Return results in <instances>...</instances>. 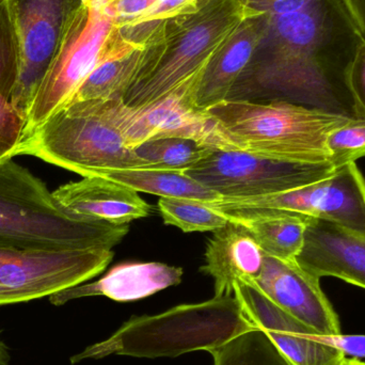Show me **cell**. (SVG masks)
<instances>
[{
    "instance_id": "30bf717a",
    "label": "cell",
    "mask_w": 365,
    "mask_h": 365,
    "mask_svg": "<svg viewBox=\"0 0 365 365\" xmlns=\"http://www.w3.org/2000/svg\"><path fill=\"white\" fill-rule=\"evenodd\" d=\"M334 171L329 162H287L214 150L185 173L221 199H245L284 192L325 179Z\"/></svg>"
},
{
    "instance_id": "7402d4cb",
    "label": "cell",
    "mask_w": 365,
    "mask_h": 365,
    "mask_svg": "<svg viewBox=\"0 0 365 365\" xmlns=\"http://www.w3.org/2000/svg\"><path fill=\"white\" fill-rule=\"evenodd\" d=\"M210 0H107L123 38L135 46L145 45L171 19L192 14Z\"/></svg>"
},
{
    "instance_id": "8fae6325",
    "label": "cell",
    "mask_w": 365,
    "mask_h": 365,
    "mask_svg": "<svg viewBox=\"0 0 365 365\" xmlns=\"http://www.w3.org/2000/svg\"><path fill=\"white\" fill-rule=\"evenodd\" d=\"M83 1L6 0L21 55L13 105L26 122L38 87Z\"/></svg>"
},
{
    "instance_id": "603a6c76",
    "label": "cell",
    "mask_w": 365,
    "mask_h": 365,
    "mask_svg": "<svg viewBox=\"0 0 365 365\" xmlns=\"http://www.w3.org/2000/svg\"><path fill=\"white\" fill-rule=\"evenodd\" d=\"M94 177L105 178L125 185L138 192L160 195V197H181L203 202L221 199L218 193L180 171L153 168L108 169L98 171Z\"/></svg>"
},
{
    "instance_id": "d4e9b609",
    "label": "cell",
    "mask_w": 365,
    "mask_h": 365,
    "mask_svg": "<svg viewBox=\"0 0 365 365\" xmlns=\"http://www.w3.org/2000/svg\"><path fill=\"white\" fill-rule=\"evenodd\" d=\"M135 153L145 160L148 168L186 173L214 150L186 138L150 139L135 148Z\"/></svg>"
},
{
    "instance_id": "277c9868",
    "label": "cell",
    "mask_w": 365,
    "mask_h": 365,
    "mask_svg": "<svg viewBox=\"0 0 365 365\" xmlns=\"http://www.w3.org/2000/svg\"><path fill=\"white\" fill-rule=\"evenodd\" d=\"M206 110L238 151L296 163L329 162L328 136L353 119L284 101L227 100Z\"/></svg>"
},
{
    "instance_id": "4fadbf2b",
    "label": "cell",
    "mask_w": 365,
    "mask_h": 365,
    "mask_svg": "<svg viewBox=\"0 0 365 365\" xmlns=\"http://www.w3.org/2000/svg\"><path fill=\"white\" fill-rule=\"evenodd\" d=\"M234 297L289 365H340L346 356L315 340L314 331L272 302L250 281H236Z\"/></svg>"
},
{
    "instance_id": "3957f363",
    "label": "cell",
    "mask_w": 365,
    "mask_h": 365,
    "mask_svg": "<svg viewBox=\"0 0 365 365\" xmlns=\"http://www.w3.org/2000/svg\"><path fill=\"white\" fill-rule=\"evenodd\" d=\"M253 329L257 328L247 319L234 295L215 296L208 302L182 304L154 317H134L110 338L73 356L71 362L110 355L160 358L210 351Z\"/></svg>"
},
{
    "instance_id": "83f0119b",
    "label": "cell",
    "mask_w": 365,
    "mask_h": 365,
    "mask_svg": "<svg viewBox=\"0 0 365 365\" xmlns=\"http://www.w3.org/2000/svg\"><path fill=\"white\" fill-rule=\"evenodd\" d=\"M326 145L334 169L365 158V119L353 118L332 130Z\"/></svg>"
},
{
    "instance_id": "9c48e42d",
    "label": "cell",
    "mask_w": 365,
    "mask_h": 365,
    "mask_svg": "<svg viewBox=\"0 0 365 365\" xmlns=\"http://www.w3.org/2000/svg\"><path fill=\"white\" fill-rule=\"evenodd\" d=\"M111 250H45L0 246V306L51 297L106 269Z\"/></svg>"
},
{
    "instance_id": "7c38bea8",
    "label": "cell",
    "mask_w": 365,
    "mask_h": 365,
    "mask_svg": "<svg viewBox=\"0 0 365 365\" xmlns=\"http://www.w3.org/2000/svg\"><path fill=\"white\" fill-rule=\"evenodd\" d=\"M212 207L272 208L322 219L365 236V179L356 163L325 179L284 192L208 202Z\"/></svg>"
},
{
    "instance_id": "cb8c5ba5",
    "label": "cell",
    "mask_w": 365,
    "mask_h": 365,
    "mask_svg": "<svg viewBox=\"0 0 365 365\" xmlns=\"http://www.w3.org/2000/svg\"><path fill=\"white\" fill-rule=\"evenodd\" d=\"M143 57V47H137L101 62L66 105L83 101L123 100L138 74Z\"/></svg>"
},
{
    "instance_id": "ffe728a7",
    "label": "cell",
    "mask_w": 365,
    "mask_h": 365,
    "mask_svg": "<svg viewBox=\"0 0 365 365\" xmlns=\"http://www.w3.org/2000/svg\"><path fill=\"white\" fill-rule=\"evenodd\" d=\"M212 208L246 227L266 255L295 261L304 247L308 225L304 215L272 208Z\"/></svg>"
},
{
    "instance_id": "f1b7e54d",
    "label": "cell",
    "mask_w": 365,
    "mask_h": 365,
    "mask_svg": "<svg viewBox=\"0 0 365 365\" xmlns=\"http://www.w3.org/2000/svg\"><path fill=\"white\" fill-rule=\"evenodd\" d=\"M356 119H365V41L360 46L347 75Z\"/></svg>"
},
{
    "instance_id": "7a4b0ae2",
    "label": "cell",
    "mask_w": 365,
    "mask_h": 365,
    "mask_svg": "<svg viewBox=\"0 0 365 365\" xmlns=\"http://www.w3.org/2000/svg\"><path fill=\"white\" fill-rule=\"evenodd\" d=\"M128 231V225L75 216L28 169L13 158L0 163V246L113 250Z\"/></svg>"
},
{
    "instance_id": "e0dca14e",
    "label": "cell",
    "mask_w": 365,
    "mask_h": 365,
    "mask_svg": "<svg viewBox=\"0 0 365 365\" xmlns=\"http://www.w3.org/2000/svg\"><path fill=\"white\" fill-rule=\"evenodd\" d=\"M182 274L181 267L158 262H126L111 268L96 282L81 283L53 294L48 297L49 302L59 307L92 296H105L119 302H135L180 284Z\"/></svg>"
},
{
    "instance_id": "44dd1931",
    "label": "cell",
    "mask_w": 365,
    "mask_h": 365,
    "mask_svg": "<svg viewBox=\"0 0 365 365\" xmlns=\"http://www.w3.org/2000/svg\"><path fill=\"white\" fill-rule=\"evenodd\" d=\"M19 70V41L6 0H0V163L14 158L25 136L26 119L13 105Z\"/></svg>"
},
{
    "instance_id": "1f68e13d",
    "label": "cell",
    "mask_w": 365,
    "mask_h": 365,
    "mask_svg": "<svg viewBox=\"0 0 365 365\" xmlns=\"http://www.w3.org/2000/svg\"><path fill=\"white\" fill-rule=\"evenodd\" d=\"M10 358L8 346L4 344V341L0 338V365H8L10 362Z\"/></svg>"
},
{
    "instance_id": "9a60e30c",
    "label": "cell",
    "mask_w": 365,
    "mask_h": 365,
    "mask_svg": "<svg viewBox=\"0 0 365 365\" xmlns=\"http://www.w3.org/2000/svg\"><path fill=\"white\" fill-rule=\"evenodd\" d=\"M297 263L317 278L334 277L365 289V236L308 217Z\"/></svg>"
},
{
    "instance_id": "6da1fadb",
    "label": "cell",
    "mask_w": 365,
    "mask_h": 365,
    "mask_svg": "<svg viewBox=\"0 0 365 365\" xmlns=\"http://www.w3.org/2000/svg\"><path fill=\"white\" fill-rule=\"evenodd\" d=\"M268 16L227 100L284 101L355 118L347 75L365 36L343 0H300Z\"/></svg>"
},
{
    "instance_id": "4dcf8cb0",
    "label": "cell",
    "mask_w": 365,
    "mask_h": 365,
    "mask_svg": "<svg viewBox=\"0 0 365 365\" xmlns=\"http://www.w3.org/2000/svg\"><path fill=\"white\" fill-rule=\"evenodd\" d=\"M365 36V0H343Z\"/></svg>"
},
{
    "instance_id": "f546056e",
    "label": "cell",
    "mask_w": 365,
    "mask_h": 365,
    "mask_svg": "<svg viewBox=\"0 0 365 365\" xmlns=\"http://www.w3.org/2000/svg\"><path fill=\"white\" fill-rule=\"evenodd\" d=\"M315 340L329 346L336 347L342 351L345 356L349 357L365 358V336H344V334H336V336H319L314 334Z\"/></svg>"
},
{
    "instance_id": "d6a6232c",
    "label": "cell",
    "mask_w": 365,
    "mask_h": 365,
    "mask_svg": "<svg viewBox=\"0 0 365 365\" xmlns=\"http://www.w3.org/2000/svg\"><path fill=\"white\" fill-rule=\"evenodd\" d=\"M340 365H365L364 362L360 361L357 358H347L341 362Z\"/></svg>"
},
{
    "instance_id": "ba28073f",
    "label": "cell",
    "mask_w": 365,
    "mask_h": 365,
    "mask_svg": "<svg viewBox=\"0 0 365 365\" xmlns=\"http://www.w3.org/2000/svg\"><path fill=\"white\" fill-rule=\"evenodd\" d=\"M204 66L173 91L145 106L134 108L126 106L123 100L109 101L111 118L130 149L150 139L173 137L192 139L210 150L238 151L218 121L195 104V90Z\"/></svg>"
},
{
    "instance_id": "5bb4252c",
    "label": "cell",
    "mask_w": 365,
    "mask_h": 365,
    "mask_svg": "<svg viewBox=\"0 0 365 365\" xmlns=\"http://www.w3.org/2000/svg\"><path fill=\"white\" fill-rule=\"evenodd\" d=\"M255 285L285 312L319 336L341 334L334 307L322 291L319 279L297 261H284L265 255L263 270Z\"/></svg>"
},
{
    "instance_id": "2e32d148",
    "label": "cell",
    "mask_w": 365,
    "mask_h": 365,
    "mask_svg": "<svg viewBox=\"0 0 365 365\" xmlns=\"http://www.w3.org/2000/svg\"><path fill=\"white\" fill-rule=\"evenodd\" d=\"M268 19L267 14L245 17L219 45L204 66L195 90L200 109L206 110L229 98L265 32Z\"/></svg>"
},
{
    "instance_id": "8992f818",
    "label": "cell",
    "mask_w": 365,
    "mask_h": 365,
    "mask_svg": "<svg viewBox=\"0 0 365 365\" xmlns=\"http://www.w3.org/2000/svg\"><path fill=\"white\" fill-rule=\"evenodd\" d=\"M30 155L83 178L108 169L148 168L126 145L111 118L109 101L92 100L62 107L24 136L15 156Z\"/></svg>"
},
{
    "instance_id": "52a82bcc",
    "label": "cell",
    "mask_w": 365,
    "mask_h": 365,
    "mask_svg": "<svg viewBox=\"0 0 365 365\" xmlns=\"http://www.w3.org/2000/svg\"><path fill=\"white\" fill-rule=\"evenodd\" d=\"M137 47L122 36L107 0H85L34 96L25 135L66 106L101 62Z\"/></svg>"
},
{
    "instance_id": "ac0fdd59",
    "label": "cell",
    "mask_w": 365,
    "mask_h": 365,
    "mask_svg": "<svg viewBox=\"0 0 365 365\" xmlns=\"http://www.w3.org/2000/svg\"><path fill=\"white\" fill-rule=\"evenodd\" d=\"M53 195L75 216L113 225H130L149 216L152 208L138 191L101 177L62 185Z\"/></svg>"
},
{
    "instance_id": "d6986e66",
    "label": "cell",
    "mask_w": 365,
    "mask_h": 365,
    "mask_svg": "<svg viewBox=\"0 0 365 365\" xmlns=\"http://www.w3.org/2000/svg\"><path fill=\"white\" fill-rule=\"evenodd\" d=\"M265 255L246 227L229 221L212 232L201 272L214 279L216 297L231 296L236 281L255 282L259 279Z\"/></svg>"
},
{
    "instance_id": "5b68a950",
    "label": "cell",
    "mask_w": 365,
    "mask_h": 365,
    "mask_svg": "<svg viewBox=\"0 0 365 365\" xmlns=\"http://www.w3.org/2000/svg\"><path fill=\"white\" fill-rule=\"evenodd\" d=\"M251 16L240 0H210L192 13L171 19L143 47L138 74L124 96L141 107L173 91L207 63L236 26Z\"/></svg>"
},
{
    "instance_id": "4316f807",
    "label": "cell",
    "mask_w": 365,
    "mask_h": 365,
    "mask_svg": "<svg viewBox=\"0 0 365 365\" xmlns=\"http://www.w3.org/2000/svg\"><path fill=\"white\" fill-rule=\"evenodd\" d=\"M158 210L166 225H175L185 233L214 232L229 223L222 212L199 200L160 197Z\"/></svg>"
},
{
    "instance_id": "484cf974",
    "label": "cell",
    "mask_w": 365,
    "mask_h": 365,
    "mask_svg": "<svg viewBox=\"0 0 365 365\" xmlns=\"http://www.w3.org/2000/svg\"><path fill=\"white\" fill-rule=\"evenodd\" d=\"M210 353L214 365H289L259 329L245 332Z\"/></svg>"
}]
</instances>
